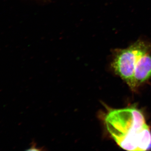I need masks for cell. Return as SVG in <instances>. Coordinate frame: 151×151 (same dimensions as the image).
Returning a JSON list of instances; mask_svg holds the SVG:
<instances>
[{"mask_svg": "<svg viewBox=\"0 0 151 151\" xmlns=\"http://www.w3.org/2000/svg\"><path fill=\"white\" fill-rule=\"evenodd\" d=\"M106 129L119 147L129 151L151 150V132L142 111L134 107L108 110Z\"/></svg>", "mask_w": 151, "mask_h": 151, "instance_id": "cell-1", "label": "cell"}, {"mask_svg": "<svg viewBox=\"0 0 151 151\" xmlns=\"http://www.w3.org/2000/svg\"><path fill=\"white\" fill-rule=\"evenodd\" d=\"M148 42L138 40L129 47L116 49L113 51L111 66L115 73L133 90L135 67L139 57L148 45Z\"/></svg>", "mask_w": 151, "mask_h": 151, "instance_id": "cell-2", "label": "cell"}, {"mask_svg": "<svg viewBox=\"0 0 151 151\" xmlns=\"http://www.w3.org/2000/svg\"><path fill=\"white\" fill-rule=\"evenodd\" d=\"M151 77V44H149L139 57L134 73L135 88Z\"/></svg>", "mask_w": 151, "mask_h": 151, "instance_id": "cell-3", "label": "cell"}, {"mask_svg": "<svg viewBox=\"0 0 151 151\" xmlns=\"http://www.w3.org/2000/svg\"><path fill=\"white\" fill-rule=\"evenodd\" d=\"M40 1H42V2H47L49 0H40Z\"/></svg>", "mask_w": 151, "mask_h": 151, "instance_id": "cell-4", "label": "cell"}]
</instances>
